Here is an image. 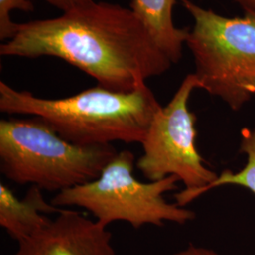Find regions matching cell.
<instances>
[{"instance_id": "cell-1", "label": "cell", "mask_w": 255, "mask_h": 255, "mask_svg": "<svg viewBox=\"0 0 255 255\" xmlns=\"http://www.w3.org/2000/svg\"><path fill=\"white\" fill-rule=\"evenodd\" d=\"M0 55L56 57L101 87L126 93L173 64L132 9L96 1L55 18L17 23L15 34L0 46Z\"/></svg>"}, {"instance_id": "cell-2", "label": "cell", "mask_w": 255, "mask_h": 255, "mask_svg": "<svg viewBox=\"0 0 255 255\" xmlns=\"http://www.w3.org/2000/svg\"><path fill=\"white\" fill-rule=\"evenodd\" d=\"M162 105L146 84L132 92L100 85L63 99H44L0 82V112L45 120L66 141L79 146L139 143Z\"/></svg>"}, {"instance_id": "cell-3", "label": "cell", "mask_w": 255, "mask_h": 255, "mask_svg": "<svg viewBox=\"0 0 255 255\" xmlns=\"http://www.w3.org/2000/svg\"><path fill=\"white\" fill-rule=\"evenodd\" d=\"M118 153L70 143L37 117L0 120V172L20 185L60 193L96 180Z\"/></svg>"}, {"instance_id": "cell-4", "label": "cell", "mask_w": 255, "mask_h": 255, "mask_svg": "<svg viewBox=\"0 0 255 255\" xmlns=\"http://www.w3.org/2000/svg\"><path fill=\"white\" fill-rule=\"evenodd\" d=\"M180 1L194 21L185 45L201 89L241 109L255 87V10L226 17L191 0Z\"/></svg>"}, {"instance_id": "cell-5", "label": "cell", "mask_w": 255, "mask_h": 255, "mask_svg": "<svg viewBox=\"0 0 255 255\" xmlns=\"http://www.w3.org/2000/svg\"><path fill=\"white\" fill-rule=\"evenodd\" d=\"M135 157L121 150L94 181L57 193L51 200L56 207L77 206L88 211L95 219L108 227L118 221L134 229L145 225L162 227L165 221L185 224L195 213L165 201L164 194L177 189L176 176L144 182L133 174Z\"/></svg>"}, {"instance_id": "cell-6", "label": "cell", "mask_w": 255, "mask_h": 255, "mask_svg": "<svg viewBox=\"0 0 255 255\" xmlns=\"http://www.w3.org/2000/svg\"><path fill=\"white\" fill-rule=\"evenodd\" d=\"M196 89H201V84L195 74H189L171 101L155 115L141 143L143 154L135 164L149 182L178 177L185 185L183 191L176 194L177 204L182 207L218 178L196 146L197 117L188 107Z\"/></svg>"}, {"instance_id": "cell-7", "label": "cell", "mask_w": 255, "mask_h": 255, "mask_svg": "<svg viewBox=\"0 0 255 255\" xmlns=\"http://www.w3.org/2000/svg\"><path fill=\"white\" fill-rule=\"evenodd\" d=\"M13 255H117L113 235L80 212L62 209L54 219L18 242Z\"/></svg>"}, {"instance_id": "cell-8", "label": "cell", "mask_w": 255, "mask_h": 255, "mask_svg": "<svg viewBox=\"0 0 255 255\" xmlns=\"http://www.w3.org/2000/svg\"><path fill=\"white\" fill-rule=\"evenodd\" d=\"M61 210L45 200L38 186L31 185L25 197L19 199L5 183H0V226L17 242L46 225L50 220L47 214Z\"/></svg>"}, {"instance_id": "cell-9", "label": "cell", "mask_w": 255, "mask_h": 255, "mask_svg": "<svg viewBox=\"0 0 255 255\" xmlns=\"http://www.w3.org/2000/svg\"><path fill=\"white\" fill-rule=\"evenodd\" d=\"M176 0H131L129 8L146 25L155 42L174 64L182 56V48L189 28L174 25L173 8Z\"/></svg>"}, {"instance_id": "cell-10", "label": "cell", "mask_w": 255, "mask_h": 255, "mask_svg": "<svg viewBox=\"0 0 255 255\" xmlns=\"http://www.w3.org/2000/svg\"><path fill=\"white\" fill-rule=\"evenodd\" d=\"M240 150L247 155V164L244 168L237 173L230 170H224L218 176L215 182L203 188L200 195L215 187L226 184L243 186L255 194V128L253 130L250 128H244L242 130Z\"/></svg>"}, {"instance_id": "cell-11", "label": "cell", "mask_w": 255, "mask_h": 255, "mask_svg": "<svg viewBox=\"0 0 255 255\" xmlns=\"http://www.w3.org/2000/svg\"><path fill=\"white\" fill-rule=\"evenodd\" d=\"M32 11L34 9L31 0H0V39L8 41L16 31L17 23L11 17L13 10Z\"/></svg>"}, {"instance_id": "cell-12", "label": "cell", "mask_w": 255, "mask_h": 255, "mask_svg": "<svg viewBox=\"0 0 255 255\" xmlns=\"http://www.w3.org/2000/svg\"><path fill=\"white\" fill-rule=\"evenodd\" d=\"M48 4L56 9L62 10L63 12L82 7L88 3H91L95 0H46Z\"/></svg>"}, {"instance_id": "cell-13", "label": "cell", "mask_w": 255, "mask_h": 255, "mask_svg": "<svg viewBox=\"0 0 255 255\" xmlns=\"http://www.w3.org/2000/svg\"><path fill=\"white\" fill-rule=\"evenodd\" d=\"M174 255H219L215 251L203 247L189 244L185 249L177 252Z\"/></svg>"}, {"instance_id": "cell-14", "label": "cell", "mask_w": 255, "mask_h": 255, "mask_svg": "<svg viewBox=\"0 0 255 255\" xmlns=\"http://www.w3.org/2000/svg\"><path fill=\"white\" fill-rule=\"evenodd\" d=\"M243 11L255 10V0H234Z\"/></svg>"}, {"instance_id": "cell-15", "label": "cell", "mask_w": 255, "mask_h": 255, "mask_svg": "<svg viewBox=\"0 0 255 255\" xmlns=\"http://www.w3.org/2000/svg\"><path fill=\"white\" fill-rule=\"evenodd\" d=\"M251 93H252V95H253V96L255 95V87H253V88L251 89Z\"/></svg>"}]
</instances>
